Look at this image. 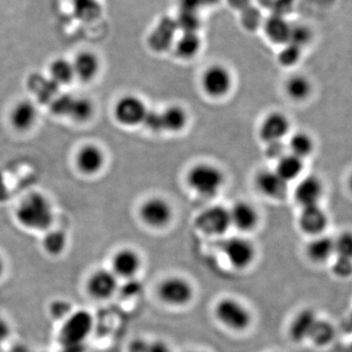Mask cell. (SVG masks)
Returning <instances> with one entry per match:
<instances>
[{"mask_svg":"<svg viewBox=\"0 0 352 352\" xmlns=\"http://www.w3.org/2000/svg\"><path fill=\"white\" fill-rule=\"evenodd\" d=\"M50 109L54 115L69 118L76 122H87L94 113V103L89 99L72 94L57 95L51 102Z\"/></svg>","mask_w":352,"mask_h":352,"instance_id":"3957f363","label":"cell"},{"mask_svg":"<svg viewBox=\"0 0 352 352\" xmlns=\"http://www.w3.org/2000/svg\"><path fill=\"white\" fill-rule=\"evenodd\" d=\"M303 170V160L295 155L285 154L278 160L276 173L287 182L296 179Z\"/></svg>","mask_w":352,"mask_h":352,"instance_id":"f1b7e54d","label":"cell"},{"mask_svg":"<svg viewBox=\"0 0 352 352\" xmlns=\"http://www.w3.org/2000/svg\"><path fill=\"white\" fill-rule=\"evenodd\" d=\"M222 252L229 263L238 270H244L251 265L256 256L254 244L242 237H232L224 241Z\"/></svg>","mask_w":352,"mask_h":352,"instance_id":"ba28073f","label":"cell"},{"mask_svg":"<svg viewBox=\"0 0 352 352\" xmlns=\"http://www.w3.org/2000/svg\"><path fill=\"white\" fill-rule=\"evenodd\" d=\"M263 25L264 34L271 43L282 45L289 43L292 25L284 19L283 16H270L264 21Z\"/></svg>","mask_w":352,"mask_h":352,"instance_id":"d4e9b609","label":"cell"},{"mask_svg":"<svg viewBox=\"0 0 352 352\" xmlns=\"http://www.w3.org/2000/svg\"><path fill=\"white\" fill-rule=\"evenodd\" d=\"M178 28L175 18L164 16L153 28L148 36V45L155 52H166L173 47Z\"/></svg>","mask_w":352,"mask_h":352,"instance_id":"8fae6325","label":"cell"},{"mask_svg":"<svg viewBox=\"0 0 352 352\" xmlns=\"http://www.w3.org/2000/svg\"><path fill=\"white\" fill-rule=\"evenodd\" d=\"M311 38L312 32L305 25H292L289 43L294 44L302 50V47L311 41Z\"/></svg>","mask_w":352,"mask_h":352,"instance_id":"74e56055","label":"cell"},{"mask_svg":"<svg viewBox=\"0 0 352 352\" xmlns=\"http://www.w3.org/2000/svg\"><path fill=\"white\" fill-rule=\"evenodd\" d=\"M147 109L140 98L134 95L122 96L113 107V116L117 122L126 126H135L142 124Z\"/></svg>","mask_w":352,"mask_h":352,"instance_id":"30bf717a","label":"cell"},{"mask_svg":"<svg viewBox=\"0 0 352 352\" xmlns=\"http://www.w3.org/2000/svg\"><path fill=\"white\" fill-rule=\"evenodd\" d=\"M335 337L336 329L333 324L325 319L319 318L308 340H310L314 346L323 347L329 346Z\"/></svg>","mask_w":352,"mask_h":352,"instance_id":"4dcf8cb0","label":"cell"},{"mask_svg":"<svg viewBox=\"0 0 352 352\" xmlns=\"http://www.w3.org/2000/svg\"><path fill=\"white\" fill-rule=\"evenodd\" d=\"M187 180L189 186L199 195L212 198L219 193L224 178L219 168L212 164H201L191 168Z\"/></svg>","mask_w":352,"mask_h":352,"instance_id":"277c9868","label":"cell"},{"mask_svg":"<svg viewBox=\"0 0 352 352\" xmlns=\"http://www.w3.org/2000/svg\"><path fill=\"white\" fill-rule=\"evenodd\" d=\"M197 228L208 235H221L231 226L229 210L221 206L206 208L197 217Z\"/></svg>","mask_w":352,"mask_h":352,"instance_id":"9c48e42d","label":"cell"},{"mask_svg":"<svg viewBox=\"0 0 352 352\" xmlns=\"http://www.w3.org/2000/svg\"><path fill=\"white\" fill-rule=\"evenodd\" d=\"M76 163L78 170L83 175H96L105 164V155L98 146L85 145L76 154Z\"/></svg>","mask_w":352,"mask_h":352,"instance_id":"e0dca14e","label":"cell"},{"mask_svg":"<svg viewBox=\"0 0 352 352\" xmlns=\"http://www.w3.org/2000/svg\"><path fill=\"white\" fill-rule=\"evenodd\" d=\"M94 328V318L89 311L75 309L61 322L59 340L66 349H80Z\"/></svg>","mask_w":352,"mask_h":352,"instance_id":"7a4b0ae2","label":"cell"},{"mask_svg":"<svg viewBox=\"0 0 352 352\" xmlns=\"http://www.w3.org/2000/svg\"><path fill=\"white\" fill-rule=\"evenodd\" d=\"M349 324H351V325L352 326V309L351 311V314H349Z\"/></svg>","mask_w":352,"mask_h":352,"instance_id":"c3c4849f","label":"cell"},{"mask_svg":"<svg viewBox=\"0 0 352 352\" xmlns=\"http://www.w3.org/2000/svg\"><path fill=\"white\" fill-rule=\"evenodd\" d=\"M201 82L204 89L210 96L221 97L230 89L231 75L226 67L212 65L206 69Z\"/></svg>","mask_w":352,"mask_h":352,"instance_id":"7c38bea8","label":"cell"},{"mask_svg":"<svg viewBox=\"0 0 352 352\" xmlns=\"http://www.w3.org/2000/svg\"><path fill=\"white\" fill-rule=\"evenodd\" d=\"M289 129L288 118L283 113L273 112L263 120L259 129V136L265 143L274 142L282 140Z\"/></svg>","mask_w":352,"mask_h":352,"instance_id":"d6986e66","label":"cell"},{"mask_svg":"<svg viewBox=\"0 0 352 352\" xmlns=\"http://www.w3.org/2000/svg\"><path fill=\"white\" fill-rule=\"evenodd\" d=\"M256 185L264 195L271 198L282 199L288 192V182L275 170H264L258 173Z\"/></svg>","mask_w":352,"mask_h":352,"instance_id":"603a6c76","label":"cell"},{"mask_svg":"<svg viewBox=\"0 0 352 352\" xmlns=\"http://www.w3.org/2000/svg\"><path fill=\"white\" fill-rule=\"evenodd\" d=\"M3 344L2 342H0V352H3Z\"/></svg>","mask_w":352,"mask_h":352,"instance_id":"681fc988","label":"cell"},{"mask_svg":"<svg viewBox=\"0 0 352 352\" xmlns=\"http://www.w3.org/2000/svg\"><path fill=\"white\" fill-rule=\"evenodd\" d=\"M11 335L10 322L3 315L0 314V342L4 344Z\"/></svg>","mask_w":352,"mask_h":352,"instance_id":"b9f144b4","label":"cell"},{"mask_svg":"<svg viewBox=\"0 0 352 352\" xmlns=\"http://www.w3.org/2000/svg\"><path fill=\"white\" fill-rule=\"evenodd\" d=\"M266 144L267 147H266L265 154L270 159H275L278 161L280 157L286 154V147L282 140L266 143Z\"/></svg>","mask_w":352,"mask_h":352,"instance_id":"60d3db41","label":"cell"},{"mask_svg":"<svg viewBox=\"0 0 352 352\" xmlns=\"http://www.w3.org/2000/svg\"><path fill=\"white\" fill-rule=\"evenodd\" d=\"M85 289L94 300H108L119 289V278L110 268H97L88 275Z\"/></svg>","mask_w":352,"mask_h":352,"instance_id":"8992f818","label":"cell"},{"mask_svg":"<svg viewBox=\"0 0 352 352\" xmlns=\"http://www.w3.org/2000/svg\"><path fill=\"white\" fill-rule=\"evenodd\" d=\"M302 57V48L292 43L285 44L278 55V61L284 67H293Z\"/></svg>","mask_w":352,"mask_h":352,"instance_id":"d590c367","label":"cell"},{"mask_svg":"<svg viewBox=\"0 0 352 352\" xmlns=\"http://www.w3.org/2000/svg\"><path fill=\"white\" fill-rule=\"evenodd\" d=\"M68 247V236L62 230L50 229L43 238V251L52 258H59Z\"/></svg>","mask_w":352,"mask_h":352,"instance_id":"83f0119b","label":"cell"},{"mask_svg":"<svg viewBox=\"0 0 352 352\" xmlns=\"http://www.w3.org/2000/svg\"><path fill=\"white\" fill-rule=\"evenodd\" d=\"M319 317L311 308H303L295 315L289 324V335L295 342H302L309 339Z\"/></svg>","mask_w":352,"mask_h":352,"instance_id":"ac0fdd59","label":"cell"},{"mask_svg":"<svg viewBox=\"0 0 352 352\" xmlns=\"http://www.w3.org/2000/svg\"><path fill=\"white\" fill-rule=\"evenodd\" d=\"M190 352H206V351H190Z\"/></svg>","mask_w":352,"mask_h":352,"instance_id":"f907efd6","label":"cell"},{"mask_svg":"<svg viewBox=\"0 0 352 352\" xmlns=\"http://www.w3.org/2000/svg\"><path fill=\"white\" fill-rule=\"evenodd\" d=\"M31 88L32 92L38 96L41 102L51 103L59 91V87L53 82L50 78H44L43 76H32L31 80Z\"/></svg>","mask_w":352,"mask_h":352,"instance_id":"f546056e","label":"cell"},{"mask_svg":"<svg viewBox=\"0 0 352 352\" xmlns=\"http://www.w3.org/2000/svg\"><path fill=\"white\" fill-rule=\"evenodd\" d=\"M7 270H8V266H7L6 258L0 254V281L6 277Z\"/></svg>","mask_w":352,"mask_h":352,"instance_id":"f6af8a7d","label":"cell"},{"mask_svg":"<svg viewBox=\"0 0 352 352\" xmlns=\"http://www.w3.org/2000/svg\"><path fill=\"white\" fill-rule=\"evenodd\" d=\"M7 197H8V190H7L6 182L0 173V201L6 200Z\"/></svg>","mask_w":352,"mask_h":352,"instance_id":"ee69618b","label":"cell"},{"mask_svg":"<svg viewBox=\"0 0 352 352\" xmlns=\"http://www.w3.org/2000/svg\"><path fill=\"white\" fill-rule=\"evenodd\" d=\"M328 224V215L320 205L302 208L298 217V226L300 230L312 237L324 234Z\"/></svg>","mask_w":352,"mask_h":352,"instance_id":"9a60e30c","label":"cell"},{"mask_svg":"<svg viewBox=\"0 0 352 352\" xmlns=\"http://www.w3.org/2000/svg\"><path fill=\"white\" fill-rule=\"evenodd\" d=\"M289 149L291 154L303 160L314 152V139L307 132H296L289 140Z\"/></svg>","mask_w":352,"mask_h":352,"instance_id":"d6a6232c","label":"cell"},{"mask_svg":"<svg viewBox=\"0 0 352 352\" xmlns=\"http://www.w3.org/2000/svg\"><path fill=\"white\" fill-rule=\"evenodd\" d=\"M170 206L161 198H152L143 204L140 208V217L147 226L161 228L170 221Z\"/></svg>","mask_w":352,"mask_h":352,"instance_id":"5bb4252c","label":"cell"},{"mask_svg":"<svg viewBox=\"0 0 352 352\" xmlns=\"http://www.w3.org/2000/svg\"><path fill=\"white\" fill-rule=\"evenodd\" d=\"M147 352H171L170 346L162 340L149 342Z\"/></svg>","mask_w":352,"mask_h":352,"instance_id":"7bdbcfd3","label":"cell"},{"mask_svg":"<svg viewBox=\"0 0 352 352\" xmlns=\"http://www.w3.org/2000/svg\"><path fill=\"white\" fill-rule=\"evenodd\" d=\"M157 295L168 305L182 307L191 302L194 296V289L186 279L173 276L166 278L159 285Z\"/></svg>","mask_w":352,"mask_h":352,"instance_id":"52a82bcc","label":"cell"},{"mask_svg":"<svg viewBox=\"0 0 352 352\" xmlns=\"http://www.w3.org/2000/svg\"><path fill=\"white\" fill-rule=\"evenodd\" d=\"M335 256L352 261V231H342L337 237L333 238Z\"/></svg>","mask_w":352,"mask_h":352,"instance_id":"e575fe53","label":"cell"},{"mask_svg":"<svg viewBox=\"0 0 352 352\" xmlns=\"http://www.w3.org/2000/svg\"><path fill=\"white\" fill-rule=\"evenodd\" d=\"M50 76L48 78L58 87L69 85L75 80L73 63L66 58H56L51 62L50 66Z\"/></svg>","mask_w":352,"mask_h":352,"instance_id":"484cf974","label":"cell"},{"mask_svg":"<svg viewBox=\"0 0 352 352\" xmlns=\"http://www.w3.org/2000/svg\"><path fill=\"white\" fill-rule=\"evenodd\" d=\"M142 124H145L147 129L152 131H163V120H162V113L156 111L150 110L146 112Z\"/></svg>","mask_w":352,"mask_h":352,"instance_id":"ab89813d","label":"cell"},{"mask_svg":"<svg viewBox=\"0 0 352 352\" xmlns=\"http://www.w3.org/2000/svg\"><path fill=\"white\" fill-rule=\"evenodd\" d=\"M141 267V258L134 250L120 249L113 254L111 259L110 270L116 276L122 279L131 280L135 276Z\"/></svg>","mask_w":352,"mask_h":352,"instance_id":"4fadbf2b","label":"cell"},{"mask_svg":"<svg viewBox=\"0 0 352 352\" xmlns=\"http://www.w3.org/2000/svg\"><path fill=\"white\" fill-rule=\"evenodd\" d=\"M347 187H349V191L352 193V173L349 175V178H347Z\"/></svg>","mask_w":352,"mask_h":352,"instance_id":"7dc6e473","label":"cell"},{"mask_svg":"<svg viewBox=\"0 0 352 352\" xmlns=\"http://www.w3.org/2000/svg\"><path fill=\"white\" fill-rule=\"evenodd\" d=\"M214 314L220 323L235 331H244L252 323V314L243 303L234 298H222L214 307Z\"/></svg>","mask_w":352,"mask_h":352,"instance_id":"5b68a950","label":"cell"},{"mask_svg":"<svg viewBox=\"0 0 352 352\" xmlns=\"http://www.w3.org/2000/svg\"><path fill=\"white\" fill-rule=\"evenodd\" d=\"M72 63L76 78L82 82H91L100 69V60L94 52L89 50L78 52Z\"/></svg>","mask_w":352,"mask_h":352,"instance_id":"ffe728a7","label":"cell"},{"mask_svg":"<svg viewBox=\"0 0 352 352\" xmlns=\"http://www.w3.org/2000/svg\"><path fill=\"white\" fill-rule=\"evenodd\" d=\"M38 109L30 100L18 102L10 113V122L18 131H28L38 120Z\"/></svg>","mask_w":352,"mask_h":352,"instance_id":"7402d4cb","label":"cell"},{"mask_svg":"<svg viewBox=\"0 0 352 352\" xmlns=\"http://www.w3.org/2000/svg\"><path fill=\"white\" fill-rule=\"evenodd\" d=\"M324 195V184L320 178L308 175L296 185L295 199L302 208L317 206Z\"/></svg>","mask_w":352,"mask_h":352,"instance_id":"2e32d148","label":"cell"},{"mask_svg":"<svg viewBox=\"0 0 352 352\" xmlns=\"http://www.w3.org/2000/svg\"><path fill=\"white\" fill-rule=\"evenodd\" d=\"M221 0H201L203 7H214L217 6Z\"/></svg>","mask_w":352,"mask_h":352,"instance_id":"bcb514c9","label":"cell"},{"mask_svg":"<svg viewBox=\"0 0 352 352\" xmlns=\"http://www.w3.org/2000/svg\"><path fill=\"white\" fill-rule=\"evenodd\" d=\"M330 263L333 275L338 279L346 280L352 277V261L333 258Z\"/></svg>","mask_w":352,"mask_h":352,"instance_id":"f35d334b","label":"cell"},{"mask_svg":"<svg viewBox=\"0 0 352 352\" xmlns=\"http://www.w3.org/2000/svg\"><path fill=\"white\" fill-rule=\"evenodd\" d=\"M285 88H286L287 94L295 101L305 100L310 96L312 91L311 82L307 78L300 75L291 76L287 80Z\"/></svg>","mask_w":352,"mask_h":352,"instance_id":"1f68e13d","label":"cell"},{"mask_svg":"<svg viewBox=\"0 0 352 352\" xmlns=\"http://www.w3.org/2000/svg\"><path fill=\"white\" fill-rule=\"evenodd\" d=\"M173 45L178 57L191 59L200 51L201 41L198 32H182V36L175 39Z\"/></svg>","mask_w":352,"mask_h":352,"instance_id":"4316f807","label":"cell"},{"mask_svg":"<svg viewBox=\"0 0 352 352\" xmlns=\"http://www.w3.org/2000/svg\"><path fill=\"white\" fill-rule=\"evenodd\" d=\"M16 219L23 228L34 232H47L54 222V210L47 197L32 193L21 201Z\"/></svg>","mask_w":352,"mask_h":352,"instance_id":"6da1fadb","label":"cell"},{"mask_svg":"<svg viewBox=\"0 0 352 352\" xmlns=\"http://www.w3.org/2000/svg\"><path fill=\"white\" fill-rule=\"evenodd\" d=\"M72 303L64 298L54 300L50 305V314L53 319L61 323L74 311Z\"/></svg>","mask_w":352,"mask_h":352,"instance_id":"8d00e7d4","label":"cell"},{"mask_svg":"<svg viewBox=\"0 0 352 352\" xmlns=\"http://www.w3.org/2000/svg\"><path fill=\"white\" fill-rule=\"evenodd\" d=\"M229 214L231 226H235L238 230L247 232L252 230L258 224V217L256 210L245 201L236 203L229 210Z\"/></svg>","mask_w":352,"mask_h":352,"instance_id":"cb8c5ba5","label":"cell"},{"mask_svg":"<svg viewBox=\"0 0 352 352\" xmlns=\"http://www.w3.org/2000/svg\"><path fill=\"white\" fill-rule=\"evenodd\" d=\"M307 256L310 261L316 264H325L332 261L335 256V245L333 238L329 237L325 234L315 236L310 241L305 249Z\"/></svg>","mask_w":352,"mask_h":352,"instance_id":"44dd1931","label":"cell"},{"mask_svg":"<svg viewBox=\"0 0 352 352\" xmlns=\"http://www.w3.org/2000/svg\"><path fill=\"white\" fill-rule=\"evenodd\" d=\"M162 113L164 129L170 131H182L187 122L186 113L183 109L173 106L164 110Z\"/></svg>","mask_w":352,"mask_h":352,"instance_id":"836d02e7","label":"cell"}]
</instances>
